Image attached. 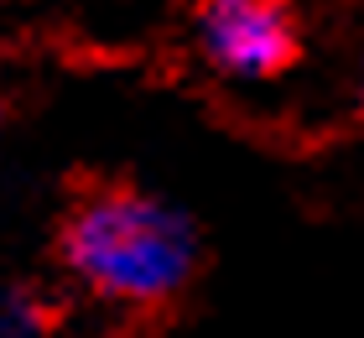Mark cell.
<instances>
[{"instance_id": "cell-2", "label": "cell", "mask_w": 364, "mask_h": 338, "mask_svg": "<svg viewBox=\"0 0 364 338\" xmlns=\"http://www.w3.org/2000/svg\"><path fill=\"white\" fill-rule=\"evenodd\" d=\"M203 53L235 78H271L296 58V21L287 0H208Z\"/></svg>"}, {"instance_id": "cell-1", "label": "cell", "mask_w": 364, "mask_h": 338, "mask_svg": "<svg viewBox=\"0 0 364 338\" xmlns=\"http://www.w3.org/2000/svg\"><path fill=\"white\" fill-rule=\"evenodd\" d=\"M63 265L114 307H167L193 281L198 234L167 203L136 188H89L73 198L58 234Z\"/></svg>"}, {"instance_id": "cell-3", "label": "cell", "mask_w": 364, "mask_h": 338, "mask_svg": "<svg viewBox=\"0 0 364 338\" xmlns=\"http://www.w3.org/2000/svg\"><path fill=\"white\" fill-rule=\"evenodd\" d=\"M37 302L31 297H21V292H6L0 297V333H11V338H21V333H31V328H42L37 323Z\"/></svg>"}]
</instances>
